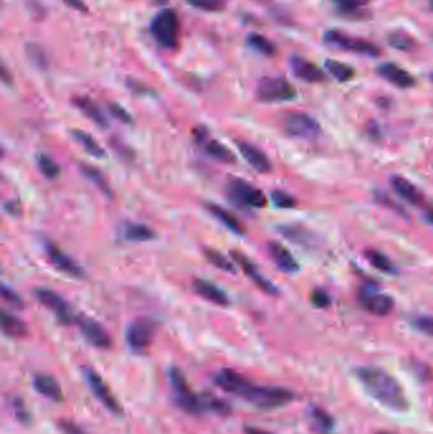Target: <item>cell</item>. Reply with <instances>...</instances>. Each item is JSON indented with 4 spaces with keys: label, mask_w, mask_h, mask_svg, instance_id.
I'll use <instances>...</instances> for the list:
<instances>
[{
    "label": "cell",
    "mask_w": 433,
    "mask_h": 434,
    "mask_svg": "<svg viewBox=\"0 0 433 434\" xmlns=\"http://www.w3.org/2000/svg\"><path fill=\"white\" fill-rule=\"evenodd\" d=\"M355 376L364 391L385 408L404 413L409 409V400L402 385L388 372L377 367H358Z\"/></svg>",
    "instance_id": "obj_1"
},
{
    "label": "cell",
    "mask_w": 433,
    "mask_h": 434,
    "mask_svg": "<svg viewBox=\"0 0 433 434\" xmlns=\"http://www.w3.org/2000/svg\"><path fill=\"white\" fill-rule=\"evenodd\" d=\"M170 381L172 390H173V397L177 406L184 410L189 414L200 416L202 413L211 410V397H200L196 395L194 391L191 390L186 378L179 368L172 367L170 371Z\"/></svg>",
    "instance_id": "obj_2"
},
{
    "label": "cell",
    "mask_w": 433,
    "mask_h": 434,
    "mask_svg": "<svg viewBox=\"0 0 433 434\" xmlns=\"http://www.w3.org/2000/svg\"><path fill=\"white\" fill-rule=\"evenodd\" d=\"M239 397L259 409L273 410L285 406L294 400V394L283 387L275 386H258L248 380L244 387L240 391Z\"/></svg>",
    "instance_id": "obj_3"
},
{
    "label": "cell",
    "mask_w": 433,
    "mask_h": 434,
    "mask_svg": "<svg viewBox=\"0 0 433 434\" xmlns=\"http://www.w3.org/2000/svg\"><path fill=\"white\" fill-rule=\"evenodd\" d=\"M151 35L164 49H174L179 37V19L173 9L158 13L150 25Z\"/></svg>",
    "instance_id": "obj_4"
},
{
    "label": "cell",
    "mask_w": 433,
    "mask_h": 434,
    "mask_svg": "<svg viewBox=\"0 0 433 434\" xmlns=\"http://www.w3.org/2000/svg\"><path fill=\"white\" fill-rule=\"evenodd\" d=\"M323 40L326 44L332 47H337L339 50L352 52L356 55L377 57L381 54V50L377 44L366 41L364 38L353 37V36L345 35L343 32L336 31V30L326 31L323 36Z\"/></svg>",
    "instance_id": "obj_5"
},
{
    "label": "cell",
    "mask_w": 433,
    "mask_h": 434,
    "mask_svg": "<svg viewBox=\"0 0 433 434\" xmlns=\"http://www.w3.org/2000/svg\"><path fill=\"white\" fill-rule=\"evenodd\" d=\"M226 193L234 203L243 207L262 208L267 203V198L261 189L238 176L229 179Z\"/></svg>",
    "instance_id": "obj_6"
},
{
    "label": "cell",
    "mask_w": 433,
    "mask_h": 434,
    "mask_svg": "<svg viewBox=\"0 0 433 434\" xmlns=\"http://www.w3.org/2000/svg\"><path fill=\"white\" fill-rule=\"evenodd\" d=\"M296 95L295 87L283 76H267L258 83L257 97L259 101L266 103L289 102L295 100Z\"/></svg>",
    "instance_id": "obj_7"
},
{
    "label": "cell",
    "mask_w": 433,
    "mask_h": 434,
    "mask_svg": "<svg viewBox=\"0 0 433 434\" xmlns=\"http://www.w3.org/2000/svg\"><path fill=\"white\" fill-rule=\"evenodd\" d=\"M155 334V324L150 319H138L130 324L126 332L129 346L135 352H144L153 343Z\"/></svg>",
    "instance_id": "obj_8"
},
{
    "label": "cell",
    "mask_w": 433,
    "mask_h": 434,
    "mask_svg": "<svg viewBox=\"0 0 433 434\" xmlns=\"http://www.w3.org/2000/svg\"><path fill=\"white\" fill-rule=\"evenodd\" d=\"M286 133L299 139H313L321 133V125L312 116L305 114H290L283 121Z\"/></svg>",
    "instance_id": "obj_9"
},
{
    "label": "cell",
    "mask_w": 433,
    "mask_h": 434,
    "mask_svg": "<svg viewBox=\"0 0 433 434\" xmlns=\"http://www.w3.org/2000/svg\"><path fill=\"white\" fill-rule=\"evenodd\" d=\"M35 295L37 297L38 301L57 315V319L64 324H69L71 321L76 320L78 316L74 315L71 306L55 291L49 289H37L35 291Z\"/></svg>",
    "instance_id": "obj_10"
},
{
    "label": "cell",
    "mask_w": 433,
    "mask_h": 434,
    "mask_svg": "<svg viewBox=\"0 0 433 434\" xmlns=\"http://www.w3.org/2000/svg\"><path fill=\"white\" fill-rule=\"evenodd\" d=\"M83 375L88 382L90 390L93 391L95 397L101 402L109 411H112L114 414H121L122 410L119 408L117 400L113 397L112 392L108 389L106 382L102 380L101 376L93 370V368H89V367H83Z\"/></svg>",
    "instance_id": "obj_11"
},
{
    "label": "cell",
    "mask_w": 433,
    "mask_h": 434,
    "mask_svg": "<svg viewBox=\"0 0 433 434\" xmlns=\"http://www.w3.org/2000/svg\"><path fill=\"white\" fill-rule=\"evenodd\" d=\"M76 323L81 329L83 337L87 339L89 344L97 346V348H109L111 346V338L106 332V329L102 327L101 324L95 319L82 315V316L76 318Z\"/></svg>",
    "instance_id": "obj_12"
},
{
    "label": "cell",
    "mask_w": 433,
    "mask_h": 434,
    "mask_svg": "<svg viewBox=\"0 0 433 434\" xmlns=\"http://www.w3.org/2000/svg\"><path fill=\"white\" fill-rule=\"evenodd\" d=\"M358 302L367 313L376 316H385L389 314L394 306L391 297L379 294L371 289H362L360 291Z\"/></svg>",
    "instance_id": "obj_13"
},
{
    "label": "cell",
    "mask_w": 433,
    "mask_h": 434,
    "mask_svg": "<svg viewBox=\"0 0 433 434\" xmlns=\"http://www.w3.org/2000/svg\"><path fill=\"white\" fill-rule=\"evenodd\" d=\"M45 251L47 253V257L51 263L57 267V270L68 273L74 277H82L83 270L76 260L70 258L63 251H60L52 241H45Z\"/></svg>",
    "instance_id": "obj_14"
},
{
    "label": "cell",
    "mask_w": 433,
    "mask_h": 434,
    "mask_svg": "<svg viewBox=\"0 0 433 434\" xmlns=\"http://www.w3.org/2000/svg\"><path fill=\"white\" fill-rule=\"evenodd\" d=\"M290 68L292 74L307 83H321L326 80L324 71L318 68L315 64L310 63L307 59L300 56H292L290 59Z\"/></svg>",
    "instance_id": "obj_15"
},
{
    "label": "cell",
    "mask_w": 433,
    "mask_h": 434,
    "mask_svg": "<svg viewBox=\"0 0 433 434\" xmlns=\"http://www.w3.org/2000/svg\"><path fill=\"white\" fill-rule=\"evenodd\" d=\"M379 76L384 78L386 82L396 85L398 88L408 89L415 87V76L407 70L398 66L396 64L384 63L377 68Z\"/></svg>",
    "instance_id": "obj_16"
},
{
    "label": "cell",
    "mask_w": 433,
    "mask_h": 434,
    "mask_svg": "<svg viewBox=\"0 0 433 434\" xmlns=\"http://www.w3.org/2000/svg\"><path fill=\"white\" fill-rule=\"evenodd\" d=\"M232 258L237 260V263L243 268L245 275L251 278V281L257 284L259 289L264 291L266 294H268V295H277L278 291H277L276 286L264 277L263 275L258 271L257 267L253 265L251 260H248L247 257H244L243 254H240L238 252H232Z\"/></svg>",
    "instance_id": "obj_17"
},
{
    "label": "cell",
    "mask_w": 433,
    "mask_h": 434,
    "mask_svg": "<svg viewBox=\"0 0 433 434\" xmlns=\"http://www.w3.org/2000/svg\"><path fill=\"white\" fill-rule=\"evenodd\" d=\"M237 145L242 157H244L247 163L249 164L253 169L259 173H268L272 169L270 159L263 151L258 149L257 146H253L248 143H238Z\"/></svg>",
    "instance_id": "obj_18"
},
{
    "label": "cell",
    "mask_w": 433,
    "mask_h": 434,
    "mask_svg": "<svg viewBox=\"0 0 433 434\" xmlns=\"http://www.w3.org/2000/svg\"><path fill=\"white\" fill-rule=\"evenodd\" d=\"M192 287L195 289L197 295L201 296L205 300L213 302L215 305L219 306H227L230 305V299L226 295L223 289H220L216 284L208 282L206 279H200L197 278L194 281Z\"/></svg>",
    "instance_id": "obj_19"
},
{
    "label": "cell",
    "mask_w": 433,
    "mask_h": 434,
    "mask_svg": "<svg viewBox=\"0 0 433 434\" xmlns=\"http://www.w3.org/2000/svg\"><path fill=\"white\" fill-rule=\"evenodd\" d=\"M391 188L394 189L396 195L403 198L404 201L412 205H421L423 202V195L421 191L415 187V184L409 182L404 176H393L390 178Z\"/></svg>",
    "instance_id": "obj_20"
},
{
    "label": "cell",
    "mask_w": 433,
    "mask_h": 434,
    "mask_svg": "<svg viewBox=\"0 0 433 434\" xmlns=\"http://www.w3.org/2000/svg\"><path fill=\"white\" fill-rule=\"evenodd\" d=\"M268 253L273 263L278 267V270L287 273H294L299 270V265L294 255L280 243H271L268 246Z\"/></svg>",
    "instance_id": "obj_21"
},
{
    "label": "cell",
    "mask_w": 433,
    "mask_h": 434,
    "mask_svg": "<svg viewBox=\"0 0 433 434\" xmlns=\"http://www.w3.org/2000/svg\"><path fill=\"white\" fill-rule=\"evenodd\" d=\"M33 387L42 397L52 402H60L63 399V390L55 378L50 375H37L33 378Z\"/></svg>",
    "instance_id": "obj_22"
},
{
    "label": "cell",
    "mask_w": 433,
    "mask_h": 434,
    "mask_svg": "<svg viewBox=\"0 0 433 434\" xmlns=\"http://www.w3.org/2000/svg\"><path fill=\"white\" fill-rule=\"evenodd\" d=\"M197 140L202 144V147L206 154L210 157H214L221 163L230 164L235 162V157L229 147L225 145L221 144L218 140H210L203 135H197Z\"/></svg>",
    "instance_id": "obj_23"
},
{
    "label": "cell",
    "mask_w": 433,
    "mask_h": 434,
    "mask_svg": "<svg viewBox=\"0 0 433 434\" xmlns=\"http://www.w3.org/2000/svg\"><path fill=\"white\" fill-rule=\"evenodd\" d=\"M73 103L81 112L85 114L89 120L93 121L100 127H107V117L102 112L100 106L88 97H78L73 100Z\"/></svg>",
    "instance_id": "obj_24"
},
{
    "label": "cell",
    "mask_w": 433,
    "mask_h": 434,
    "mask_svg": "<svg viewBox=\"0 0 433 434\" xmlns=\"http://www.w3.org/2000/svg\"><path fill=\"white\" fill-rule=\"evenodd\" d=\"M206 210L214 216L216 220H219L224 227H227L232 233L238 234V235L244 233L242 224L239 222L238 219L234 215L230 214L225 208L220 207L214 203H208Z\"/></svg>",
    "instance_id": "obj_25"
},
{
    "label": "cell",
    "mask_w": 433,
    "mask_h": 434,
    "mask_svg": "<svg viewBox=\"0 0 433 434\" xmlns=\"http://www.w3.org/2000/svg\"><path fill=\"white\" fill-rule=\"evenodd\" d=\"M1 329L3 333L11 338H22L27 334L25 323L6 311L1 313Z\"/></svg>",
    "instance_id": "obj_26"
},
{
    "label": "cell",
    "mask_w": 433,
    "mask_h": 434,
    "mask_svg": "<svg viewBox=\"0 0 433 434\" xmlns=\"http://www.w3.org/2000/svg\"><path fill=\"white\" fill-rule=\"evenodd\" d=\"M122 235L126 240L130 241H149L154 239L155 234L150 227L135 222H127L122 229Z\"/></svg>",
    "instance_id": "obj_27"
},
{
    "label": "cell",
    "mask_w": 433,
    "mask_h": 434,
    "mask_svg": "<svg viewBox=\"0 0 433 434\" xmlns=\"http://www.w3.org/2000/svg\"><path fill=\"white\" fill-rule=\"evenodd\" d=\"M336 9L342 16L350 18H362V8L370 3V0H332Z\"/></svg>",
    "instance_id": "obj_28"
},
{
    "label": "cell",
    "mask_w": 433,
    "mask_h": 434,
    "mask_svg": "<svg viewBox=\"0 0 433 434\" xmlns=\"http://www.w3.org/2000/svg\"><path fill=\"white\" fill-rule=\"evenodd\" d=\"M71 135L76 139V143L82 145L84 150L90 154L92 157H100V159L106 157V151L102 149L101 145L98 144L95 138L90 136L88 133L82 131V130H73Z\"/></svg>",
    "instance_id": "obj_29"
},
{
    "label": "cell",
    "mask_w": 433,
    "mask_h": 434,
    "mask_svg": "<svg viewBox=\"0 0 433 434\" xmlns=\"http://www.w3.org/2000/svg\"><path fill=\"white\" fill-rule=\"evenodd\" d=\"M247 44L253 49L254 51H257L259 54H262L264 56H272L275 55L276 52V46L275 44L268 40L267 37H264L259 33H251L247 36Z\"/></svg>",
    "instance_id": "obj_30"
},
{
    "label": "cell",
    "mask_w": 433,
    "mask_h": 434,
    "mask_svg": "<svg viewBox=\"0 0 433 434\" xmlns=\"http://www.w3.org/2000/svg\"><path fill=\"white\" fill-rule=\"evenodd\" d=\"M326 69L329 71V74L337 79L338 82H348L355 76V70L347 64L340 63L333 59H328L326 61Z\"/></svg>",
    "instance_id": "obj_31"
},
{
    "label": "cell",
    "mask_w": 433,
    "mask_h": 434,
    "mask_svg": "<svg viewBox=\"0 0 433 434\" xmlns=\"http://www.w3.org/2000/svg\"><path fill=\"white\" fill-rule=\"evenodd\" d=\"M82 171L89 182L93 183L95 187L101 191L102 193H105L108 197L112 195V191H111V187H109V183L105 178V176L102 174L101 170L93 168V167H89V165H83Z\"/></svg>",
    "instance_id": "obj_32"
},
{
    "label": "cell",
    "mask_w": 433,
    "mask_h": 434,
    "mask_svg": "<svg viewBox=\"0 0 433 434\" xmlns=\"http://www.w3.org/2000/svg\"><path fill=\"white\" fill-rule=\"evenodd\" d=\"M388 42L391 47H394L398 51H404L409 52L415 49V38L409 36L407 32L404 31H393L388 36Z\"/></svg>",
    "instance_id": "obj_33"
},
{
    "label": "cell",
    "mask_w": 433,
    "mask_h": 434,
    "mask_svg": "<svg viewBox=\"0 0 433 434\" xmlns=\"http://www.w3.org/2000/svg\"><path fill=\"white\" fill-rule=\"evenodd\" d=\"M25 54H27V56L30 59V61L35 66H37L38 69H47V66H49L47 56L45 54L44 49L40 44H33V42L25 44Z\"/></svg>",
    "instance_id": "obj_34"
},
{
    "label": "cell",
    "mask_w": 433,
    "mask_h": 434,
    "mask_svg": "<svg viewBox=\"0 0 433 434\" xmlns=\"http://www.w3.org/2000/svg\"><path fill=\"white\" fill-rule=\"evenodd\" d=\"M37 164L38 168L46 178L55 179L60 176V165L49 155H46V154L37 155Z\"/></svg>",
    "instance_id": "obj_35"
},
{
    "label": "cell",
    "mask_w": 433,
    "mask_h": 434,
    "mask_svg": "<svg viewBox=\"0 0 433 434\" xmlns=\"http://www.w3.org/2000/svg\"><path fill=\"white\" fill-rule=\"evenodd\" d=\"M205 255H206V259H208L211 265L218 267L221 271L227 272V273H234L235 272V265H232V260L226 258L224 254H221L218 251L208 249V251H205Z\"/></svg>",
    "instance_id": "obj_36"
},
{
    "label": "cell",
    "mask_w": 433,
    "mask_h": 434,
    "mask_svg": "<svg viewBox=\"0 0 433 434\" xmlns=\"http://www.w3.org/2000/svg\"><path fill=\"white\" fill-rule=\"evenodd\" d=\"M278 231L283 234L286 239L291 240L296 244H305L310 240V234L300 227H294V225L281 227L278 229Z\"/></svg>",
    "instance_id": "obj_37"
},
{
    "label": "cell",
    "mask_w": 433,
    "mask_h": 434,
    "mask_svg": "<svg viewBox=\"0 0 433 434\" xmlns=\"http://www.w3.org/2000/svg\"><path fill=\"white\" fill-rule=\"evenodd\" d=\"M187 4L203 12L216 13L224 11L227 0H184Z\"/></svg>",
    "instance_id": "obj_38"
},
{
    "label": "cell",
    "mask_w": 433,
    "mask_h": 434,
    "mask_svg": "<svg viewBox=\"0 0 433 434\" xmlns=\"http://www.w3.org/2000/svg\"><path fill=\"white\" fill-rule=\"evenodd\" d=\"M367 259L370 262L371 265H374L376 270H380L383 272H393V265L390 262L389 259L386 258L381 253L376 252V251H369L366 253Z\"/></svg>",
    "instance_id": "obj_39"
},
{
    "label": "cell",
    "mask_w": 433,
    "mask_h": 434,
    "mask_svg": "<svg viewBox=\"0 0 433 434\" xmlns=\"http://www.w3.org/2000/svg\"><path fill=\"white\" fill-rule=\"evenodd\" d=\"M272 202L276 205L278 208H292L295 206V200L292 195H287L286 192L283 191H273L272 195H271Z\"/></svg>",
    "instance_id": "obj_40"
},
{
    "label": "cell",
    "mask_w": 433,
    "mask_h": 434,
    "mask_svg": "<svg viewBox=\"0 0 433 434\" xmlns=\"http://www.w3.org/2000/svg\"><path fill=\"white\" fill-rule=\"evenodd\" d=\"M412 324L418 332L433 337V316H427V315L417 316L412 321Z\"/></svg>",
    "instance_id": "obj_41"
},
{
    "label": "cell",
    "mask_w": 433,
    "mask_h": 434,
    "mask_svg": "<svg viewBox=\"0 0 433 434\" xmlns=\"http://www.w3.org/2000/svg\"><path fill=\"white\" fill-rule=\"evenodd\" d=\"M310 301L315 308H326L331 305V297L323 289H315L310 295Z\"/></svg>",
    "instance_id": "obj_42"
},
{
    "label": "cell",
    "mask_w": 433,
    "mask_h": 434,
    "mask_svg": "<svg viewBox=\"0 0 433 434\" xmlns=\"http://www.w3.org/2000/svg\"><path fill=\"white\" fill-rule=\"evenodd\" d=\"M1 296H3V299H4V301L8 302L9 305H12V306H17V308H20V306H23V302H22V299L19 297L12 289H9V287H6V284H3L1 286Z\"/></svg>",
    "instance_id": "obj_43"
},
{
    "label": "cell",
    "mask_w": 433,
    "mask_h": 434,
    "mask_svg": "<svg viewBox=\"0 0 433 434\" xmlns=\"http://www.w3.org/2000/svg\"><path fill=\"white\" fill-rule=\"evenodd\" d=\"M312 416L314 419V422L321 426L323 428L329 429L333 427V419L331 416H328L326 411L321 409H314L312 413Z\"/></svg>",
    "instance_id": "obj_44"
},
{
    "label": "cell",
    "mask_w": 433,
    "mask_h": 434,
    "mask_svg": "<svg viewBox=\"0 0 433 434\" xmlns=\"http://www.w3.org/2000/svg\"><path fill=\"white\" fill-rule=\"evenodd\" d=\"M109 111H111V114H113V117H114V119H117V120L121 121V122H124V123H131V116L129 114V112L126 111L125 108L121 107L119 104L113 103V104L109 106Z\"/></svg>",
    "instance_id": "obj_45"
},
{
    "label": "cell",
    "mask_w": 433,
    "mask_h": 434,
    "mask_svg": "<svg viewBox=\"0 0 433 434\" xmlns=\"http://www.w3.org/2000/svg\"><path fill=\"white\" fill-rule=\"evenodd\" d=\"M59 426H60V429L63 430L64 434H88L87 432H84L82 428H79V427L73 422L61 421Z\"/></svg>",
    "instance_id": "obj_46"
},
{
    "label": "cell",
    "mask_w": 433,
    "mask_h": 434,
    "mask_svg": "<svg viewBox=\"0 0 433 434\" xmlns=\"http://www.w3.org/2000/svg\"><path fill=\"white\" fill-rule=\"evenodd\" d=\"M63 1L66 6L76 9V11L83 13L88 12V6H85V3L83 0H63Z\"/></svg>",
    "instance_id": "obj_47"
},
{
    "label": "cell",
    "mask_w": 433,
    "mask_h": 434,
    "mask_svg": "<svg viewBox=\"0 0 433 434\" xmlns=\"http://www.w3.org/2000/svg\"><path fill=\"white\" fill-rule=\"evenodd\" d=\"M14 405V408H16V414L18 416L19 421L20 422H28V418L30 416H27V411L25 410V405L22 402H17V403L13 404Z\"/></svg>",
    "instance_id": "obj_48"
},
{
    "label": "cell",
    "mask_w": 433,
    "mask_h": 434,
    "mask_svg": "<svg viewBox=\"0 0 433 434\" xmlns=\"http://www.w3.org/2000/svg\"><path fill=\"white\" fill-rule=\"evenodd\" d=\"M245 433L247 434H272V433H268V432H264V430H262V429L251 428V427H248V428H245Z\"/></svg>",
    "instance_id": "obj_49"
},
{
    "label": "cell",
    "mask_w": 433,
    "mask_h": 434,
    "mask_svg": "<svg viewBox=\"0 0 433 434\" xmlns=\"http://www.w3.org/2000/svg\"><path fill=\"white\" fill-rule=\"evenodd\" d=\"M426 219H427L428 222H431L433 225V211H428L427 214H426Z\"/></svg>",
    "instance_id": "obj_50"
},
{
    "label": "cell",
    "mask_w": 433,
    "mask_h": 434,
    "mask_svg": "<svg viewBox=\"0 0 433 434\" xmlns=\"http://www.w3.org/2000/svg\"><path fill=\"white\" fill-rule=\"evenodd\" d=\"M159 4H163V3H167V0H157Z\"/></svg>",
    "instance_id": "obj_51"
},
{
    "label": "cell",
    "mask_w": 433,
    "mask_h": 434,
    "mask_svg": "<svg viewBox=\"0 0 433 434\" xmlns=\"http://www.w3.org/2000/svg\"><path fill=\"white\" fill-rule=\"evenodd\" d=\"M429 8H431V11H433V0L429 1Z\"/></svg>",
    "instance_id": "obj_52"
},
{
    "label": "cell",
    "mask_w": 433,
    "mask_h": 434,
    "mask_svg": "<svg viewBox=\"0 0 433 434\" xmlns=\"http://www.w3.org/2000/svg\"><path fill=\"white\" fill-rule=\"evenodd\" d=\"M376 434H394V433H389V432H379V433Z\"/></svg>",
    "instance_id": "obj_53"
},
{
    "label": "cell",
    "mask_w": 433,
    "mask_h": 434,
    "mask_svg": "<svg viewBox=\"0 0 433 434\" xmlns=\"http://www.w3.org/2000/svg\"><path fill=\"white\" fill-rule=\"evenodd\" d=\"M431 79H432V82H433V74L432 76H431Z\"/></svg>",
    "instance_id": "obj_54"
}]
</instances>
